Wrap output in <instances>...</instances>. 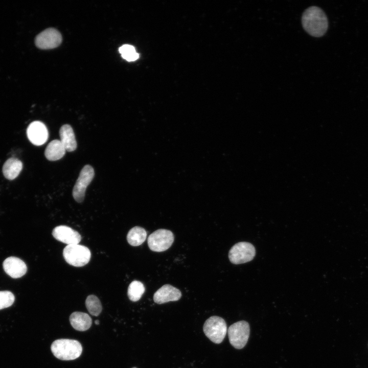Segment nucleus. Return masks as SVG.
<instances>
[{
  "mask_svg": "<svg viewBox=\"0 0 368 368\" xmlns=\"http://www.w3.org/2000/svg\"><path fill=\"white\" fill-rule=\"evenodd\" d=\"M302 25L305 30L314 37H320L326 32L328 22L326 14L316 6L306 9L302 17Z\"/></svg>",
  "mask_w": 368,
  "mask_h": 368,
  "instance_id": "f257e3e1",
  "label": "nucleus"
},
{
  "mask_svg": "<svg viewBox=\"0 0 368 368\" xmlns=\"http://www.w3.org/2000/svg\"><path fill=\"white\" fill-rule=\"evenodd\" d=\"M51 350L57 358L62 360H72L81 355L82 347L78 340L59 339L53 341Z\"/></svg>",
  "mask_w": 368,
  "mask_h": 368,
  "instance_id": "f03ea898",
  "label": "nucleus"
},
{
  "mask_svg": "<svg viewBox=\"0 0 368 368\" xmlns=\"http://www.w3.org/2000/svg\"><path fill=\"white\" fill-rule=\"evenodd\" d=\"M63 256L68 264L75 267H81L89 262L91 253L85 246L79 244H71L64 248Z\"/></svg>",
  "mask_w": 368,
  "mask_h": 368,
  "instance_id": "7ed1b4c3",
  "label": "nucleus"
},
{
  "mask_svg": "<svg viewBox=\"0 0 368 368\" xmlns=\"http://www.w3.org/2000/svg\"><path fill=\"white\" fill-rule=\"evenodd\" d=\"M203 330L206 336L215 343H220L223 340L227 332L226 324L222 318L212 316L204 322Z\"/></svg>",
  "mask_w": 368,
  "mask_h": 368,
  "instance_id": "20e7f679",
  "label": "nucleus"
},
{
  "mask_svg": "<svg viewBox=\"0 0 368 368\" xmlns=\"http://www.w3.org/2000/svg\"><path fill=\"white\" fill-rule=\"evenodd\" d=\"M249 331V325L246 321H239L232 324L227 330L230 343L236 349H242L247 342Z\"/></svg>",
  "mask_w": 368,
  "mask_h": 368,
  "instance_id": "39448f33",
  "label": "nucleus"
},
{
  "mask_svg": "<svg viewBox=\"0 0 368 368\" xmlns=\"http://www.w3.org/2000/svg\"><path fill=\"white\" fill-rule=\"evenodd\" d=\"M174 236L173 233L166 229H158L151 233L147 239L150 250L162 252L169 248L173 243Z\"/></svg>",
  "mask_w": 368,
  "mask_h": 368,
  "instance_id": "423d86ee",
  "label": "nucleus"
},
{
  "mask_svg": "<svg viewBox=\"0 0 368 368\" xmlns=\"http://www.w3.org/2000/svg\"><path fill=\"white\" fill-rule=\"evenodd\" d=\"M256 255L254 245L247 242H240L233 245L228 252L229 260L234 264H240L251 261Z\"/></svg>",
  "mask_w": 368,
  "mask_h": 368,
  "instance_id": "0eeeda50",
  "label": "nucleus"
},
{
  "mask_svg": "<svg viewBox=\"0 0 368 368\" xmlns=\"http://www.w3.org/2000/svg\"><path fill=\"white\" fill-rule=\"evenodd\" d=\"M94 175V170L89 165L84 166L81 170L72 192L73 196L77 202H81L83 201L86 188L92 181Z\"/></svg>",
  "mask_w": 368,
  "mask_h": 368,
  "instance_id": "6e6552de",
  "label": "nucleus"
},
{
  "mask_svg": "<svg viewBox=\"0 0 368 368\" xmlns=\"http://www.w3.org/2000/svg\"><path fill=\"white\" fill-rule=\"evenodd\" d=\"M62 42L60 33L54 28H48L37 35L35 39L36 46L41 49H51L58 47Z\"/></svg>",
  "mask_w": 368,
  "mask_h": 368,
  "instance_id": "1a4fd4ad",
  "label": "nucleus"
},
{
  "mask_svg": "<svg viewBox=\"0 0 368 368\" xmlns=\"http://www.w3.org/2000/svg\"><path fill=\"white\" fill-rule=\"evenodd\" d=\"M27 134L29 141L36 146L43 145L47 142L49 136L45 125L40 121H34L30 123L27 129Z\"/></svg>",
  "mask_w": 368,
  "mask_h": 368,
  "instance_id": "9d476101",
  "label": "nucleus"
},
{
  "mask_svg": "<svg viewBox=\"0 0 368 368\" xmlns=\"http://www.w3.org/2000/svg\"><path fill=\"white\" fill-rule=\"evenodd\" d=\"M52 235L58 241L67 245L79 244L81 240V236L78 232L65 225L55 227Z\"/></svg>",
  "mask_w": 368,
  "mask_h": 368,
  "instance_id": "9b49d317",
  "label": "nucleus"
},
{
  "mask_svg": "<svg viewBox=\"0 0 368 368\" xmlns=\"http://www.w3.org/2000/svg\"><path fill=\"white\" fill-rule=\"evenodd\" d=\"M3 266L5 272L14 279L22 277L27 270L25 263L15 257H9L6 259L3 262Z\"/></svg>",
  "mask_w": 368,
  "mask_h": 368,
  "instance_id": "f8f14e48",
  "label": "nucleus"
},
{
  "mask_svg": "<svg viewBox=\"0 0 368 368\" xmlns=\"http://www.w3.org/2000/svg\"><path fill=\"white\" fill-rule=\"evenodd\" d=\"M181 296L180 291L169 284L162 286L154 294V302L158 304L166 303L170 301H177Z\"/></svg>",
  "mask_w": 368,
  "mask_h": 368,
  "instance_id": "ddd939ff",
  "label": "nucleus"
},
{
  "mask_svg": "<svg viewBox=\"0 0 368 368\" xmlns=\"http://www.w3.org/2000/svg\"><path fill=\"white\" fill-rule=\"evenodd\" d=\"M60 141L66 151L72 152L77 147L75 133L72 127L68 124L63 125L59 130Z\"/></svg>",
  "mask_w": 368,
  "mask_h": 368,
  "instance_id": "4468645a",
  "label": "nucleus"
},
{
  "mask_svg": "<svg viewBox=\"0 0 368 368\" xmlns=\"http://www.w3.org/2000/svg\"><path fill=\"white\" fill-rule=\"evenodd\" d=\"M72 326L76 330L84 331L91 326L92 320L89 315L81 312H74L70 316Z\"/></svg>",
  "mask_w": 368,
  "mask_h": 368,
  "instance_id": "2eb2a0df",
  "label": "nucleus"
},
{
  "mask_svg": "<svg viewBox=\"0 0 368 368\" xmlns=\"http://www.w3.org/2000/svg\"><path fill=\"white\" fill-rule=\"evenodd\" d=\"M22 169V162L16 158L11 157L3 165V173L6 178L13 180L18 176Z\"/></svg>",
  "mask_w": 368,
  "mask_h": 368,
  "instance_id": "dca6fc26",
  "label": "nucleus"
},
{
  "mask_svg": "<svg viewBox=\"0 0 368 368\" xmlns=\"http://www.w3.org/2000/svg\"><path fill=\"white\" fill-rule=\"evenodd\" d=\"M65 152L66 150L61 141L54 140L47 146L44 155L49 160L55 161L61 158L64 155Z\"/></svg>",
  "mask_w": 368,
  "mask_h": 368,
  "instance_id": "f3484780",
  "label": "nucleus"
},
{
  "mask_svg": "<svg viewBox=\"0 0 368 368\" xmlns=\"http://www.w3.org/2000/svg\"><path fill=\"white\" fill-rule=\"evenodd\" d=\"M147 232L140 226H134L131 228L127 235L128 243L133 246L141 245L146 239Z\"/></svg>",
  "mask_w": 368,
  "mask_h": 368,
  "instance_id": "a211bd4d",
  "label": "nucleus"
},
{
  "mask_svg": "<svg viewBox=\"0 0 368 368\" xmlns=\"http://www.w3.org/2000/svg\"><path fill=\"white\" fill-rule=\"evenodd\" d=\"M145 290V287L142 282L133 281L128 286L127 295L130 300L136 302L141 298Z\"/></svg>",
  "mask_w": 368,
  "mask_h": 368,
  "instance_id": "6ab92c4d",
  "label": "nucleus"
},
{
  "mask_svg": "<svg viewBox=\"0 0 368 368\" xmlns=\"http://www.w3.org/2000/svg\"><path fill=\"white\" fill-rule=\"evenodd\" d=\"M85 305L89 313L93 316H98L102 311L101 302L96 295H88L85 301Z\"/></svg>",
  "mask_w": 368,
  "mask_h": 368,
  "instance_id": "aec40b11",
  "label": "nucleus"
},
{
  "mask_svg": "<svg viewBox=\"0 0 368 368\" xmlns=\"http://www.w3.org/2000/svg\"><path fill=\"white\" fill-rule=\"evenodd\" d=\"M122 57L128 61H133L139 57V54L136 52L135 48L131 45L124 44L119 49Z\"/></svg>",
  "mask_w": 368,
  "mask_h": 368,
  "instance_id": "412c9836",
  "label": "nucleus"
},
{
  "mask_svg": "<svg viewBox=\"0 0 368 368\" xmlns=\"http://www.w3.org/2000/svg\"><path fill=\"white\" fill-rule=\"evenodd\" d=\"M15 301L14 294L9 291H0V310L11 306Z\"/></svg>",
  "mask_w": 368,
  "mask_h": 368,
  "instance_id": "4be33fe9",
  "label": "nucleus"
},
{
  "mask_svg": "<svg viewBox=\"0 0 368 368\" xmlns=\"http://www.w3.org/2000/svg\"><path fill=\"white\" fill-rule=\"evenodd\" d=\"M95 323L96 325H99V321L98 320H96L95 321Z\"/></svg>",
  "mask_w": 368,
  "mask_h": 368,
  "instance_id": "5701e85b",
  "label": "nucleus"
},
{
  "mask_svg": "<svg viewBox=\"0 0 368 368\" xmlns=\"http://www.w3.org/2000/svg\"><path fill=\"white\" fill-rule=\"evenodd\" d=\"M132 368H136V367H132Z\"/></svg>",
  "mask_w": 368,
  "mask_h": 368,
  "instance_id": "b1692460",
  "label": "nucleus"
}]
</instances>
